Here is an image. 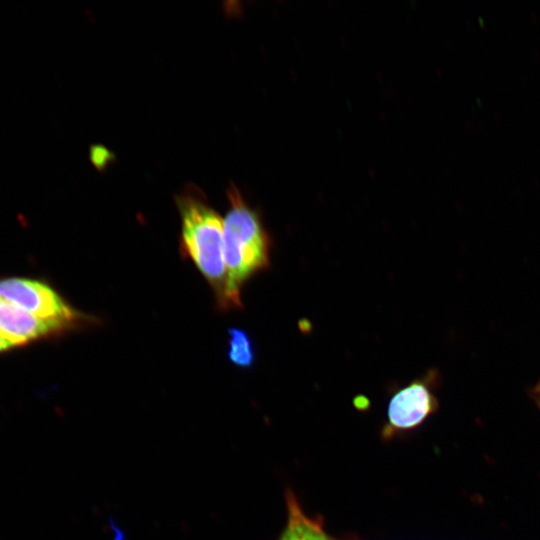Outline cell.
I'll use <instances>...</instances> for the list:
<instances>
[{
  "mask_svg": "<svg viewBox=\"0 0 540 540\" xmlns=\"http://www.w3.org/2000/svg\"><path fill=\"white\" fill-rule=\"evenodd\" d=\"M181 219L180 250L210 285L221 310H231L223 254V218L204 194L188 187L176 198Z\"/></svg>",
  "mask_w": 540,
  "mask_h": 540,
  "instance_id": "6da1fadb",
  "label": "cell"
},
{
  "mask_svg": "<svg viewBox=\"0 0 540 540\" xmlns=\"http://www.w3.org/2000/svg\"><path fill=\"white\" fill-rule=\"evenodd\" d=\"M227 197L229 209L223 218V254L232 309L242 308L240 290L256 273L270 265L271 238L259 213L231 184Z\"/></svg>",
  "mask_w": 540,
  "mask_h": 540,
  "instance_id": "7a4b0ae2",
  "label": "cell"
},
{
  "mask_svg": "<svg viewBox=\"0 0 540 540\" xmlns=\"http://www.w3.org/2000/svg\"><path fill=\"white\" fill-rule=\"evenodd\" d=\"M0 298L39 318L77 326L86 316L72 308L44 281L11 277L0 280Z\"/></svg>",
  "mask_w": 540,
  "mask_h": 540,
  "instance_id": "3957f363",
  "label": "cell"
},
{
  "mask_svg": "<svg viewBox=\"0 0 540 540\" xmlns=\"http://www.w3.org/2000/svg\"><path fill=\"white\" fill-rule=\"evenodd\" d=\"M430 378L413 380L392 394L387 407V422L381 432L384 439L390 440L399 433L418 428L437 410Z\"/></svg>",
  "mask_w": 540,
  "mask_h": 540,
  "instance_id": "277c9868",
  "label": "cell"
},
{
  "mask_svg": "<svg viewBox=\"0 0 540 540\" xmlns=\"http://www.w3.org/2000/svg\"><path fill=\"white\" fill-rule=\"evenodd\" d=\"M75 325L39 318L4 300L0 303V337L11 347L58 335Z\"/></svg>",
  "mask_w": 540,
  "mask_h": 540,
  "instance_id": "5b68a950",
  "label": "cell"
},
{
  "mask_svg": "<svg viewBox=\"0 0 540 540\" xmlns=\"http://www.w3.org/2000/svg\"><path fill=\"white\" fill-rule=\"evenodd\" d=\"M287 526L296 540H337L323 528L322 521L307 516L292 491L286 492Z\"/></svg>",
  "mask_w": 540,
  "mask_h": 540,
  "instance_id": "8992f818",
  "label": "cell"
},
{
  "mask_svg": "<svg viewBox=\"0 0 540 540\" xmlns=\"http://www.w3.org/2000/svg\"><path fill=\"white\" fill-rule=\"evenodd\" d=\"M228 358L238 368H250L255 361V353L249 335L242 329L230 328Z\"/></svg>",
  "mask_w": 540,
  "mask_h": 540,
  "instance_id": "52a82bcc",
  "label": "cell"
},
{
  "mask_svg": "<svg viewBox=\"0 0 540 540\" xmlns=\"http://www.w3.org/2000/svg\"><path fill=\"white\" fill-rule=\"evenodd\" d=\"M278 540H296V538L289 526L286 525Z\"/></svg>",
  "mask_w": 540,
  "mask_h": 540,
  "instance_id": "ba28073f",
  "label": "cell"
},
{
  "mask_svg": "<svg viewBox=\"0 0 540 540\" xmlns=\"http://www.w3.org/2000/svg\"><path fill=\"white\" fill-rule=\"evenodd\" d=\"M9 348H11V346L0 337V352L6 351Z\"/></svg>",
  "mask_w": 540,
  "mask_h": 540,
  "instance_id": "9c48e42d",
  "label": "cell"
},
{
  "mask_svg": "<svg viewBox=\"0 0 540 540\" xmlns=\"http://www.w3.org/2000/svg\"><path fill=\"white\" fill-rule=\"evenodd\" d=\"M536 393H537V396H538V400L540 402V385L538 386Z\"/></svg>",
  "mask_w": 540,
  "mask_h": 540,
  "instance_id": "30bf717a",
  "label": "cell"
},
{
  "mask_svg": "<svg viewBox=\"0 0 540 540\" xmlns=\"http://www.w3.org/2000/svg\"><path fill=\"white\" fill-rule=\"evenodd\" d=\"M2 302V299L0 298V303Z\"/></svg>",
  "mask_w": 540,
  "mask_h": 540,
  "instance_id": "8fae6325",
  "label": "cell"
}]
</instances>
